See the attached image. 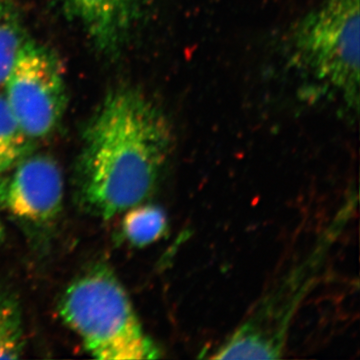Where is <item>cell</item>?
Wrapping results in <instances>:
<instances>
[{
    "label": "cell",
    "instance_id": "6da1fadb",
    "mask_svg": "<svg viewBox=\"0 0 360 360\" xmlns=\"http://www.w3.org/2000/svg\"><path fill=\"white\" fill-rule=\"evenodd\" d=\"M172 148L167 117L134 89L104 98L85 130L77 186L82 206L110 219L150 198Z\"/></svg>",
    "mask_w": 360,
    "mask_h": 360
},
{
    "label": "cell",
    "instance_id": "7a4b0ae2",
    "mask_svg": "<svg viewBox=\"0 0 360 360\" xmlns=\"http://www.w3.org/2000/svg\"><path fill=\"white\" fill-rule=\"evenodd\" d=\"M58 312L87 352L101 360L160 357L117 277L105 267L86 272L66 288Z\"/></svg>",
    "mask_w": 360,
    "mask_h": 360
},
{
    "label": "cell",
    "instance_id": "3957f363",
    "mask_svg": "<svg viewBox=\"0 0 360 360\" xmlns=\"http://www.w3.org/2000/svg\"><path fill=\"white\" fill-rule=\"evenodd\" d=\"M352 206L345 205L307 257L281 277L255 309L213 354L217 359L281 357L296 312L321 277L331 245L347 224Z\"/></svg>",
    "mask_w": 360,
    "mask_h": 360
},
{
    "label": "cell",
    "instance_id": "277c9868",
    "mask_svg": "<svg viewBox=\"0 0 360 360\" xmlns=\"http://www.w3.org/2000/svg\"><path fill=\"white\" fill-rule=\"evenodd\" d=\"M359 0H322L298 20L290 37L291 58L316 82L359 108Z\"/></svg>",
    "mask_w": 360,
    "mask_h": 360
},
{
    "label": "cell",
    "instance_id": "5b68a950",
    "mask_svg": "<svg viewBox=\"0 0 360 360\" xmlns=\"http://www.w3.org/2000/svg\"><path fill=\"white\" fill-rule=\"evenodd\" d=\"M2 86L7 104L32 141L56 130L65 112L66 89L53 54L27 40Z\"/></svg>",
    "mask_w": 360,
    "mask_h": 360
},
{
    "label": "cell",
    "instance_id": "8992f818",
    "mask_svg": "<svg viewBox=\"0 0 360 360\" xmlns=\"http://www.w3.org/2000/svg\"><path fill=\"white\" fill-rule=\"evenodd\" d=\"M0 179V205L14 217L44 224L58 217L63 202V175L49 155H27Z\"/></svg>",
    "mask_w": 360,
    "mask_h": 360
},
{
    "label": "cell",
    "instance_id": "52a82bcc",
    "mask_svg": "<svg viewBox=\"0 0 360 360\" xmlns=\"http://www.w3.org/2000/svg\"><path fill=\"white\" fill-rule=\"evenodd\" d=\"M89 39L103 51L120 46L141 11L144 0H61Z\"/></svg>",
    "mask_w": 360,
    "mask_h": 360
},
{
    "label": "cell",
    "instance_id": "ba28073f",
    "mask_svg": "<svg viewBox=\"0 0 360 360\" xmlns=\"http://www.w3.org/2000/svg\"><path fill=\"white\" fill-rule=\"evenodd\" d=\"M33 142L16 120L4 94H0V174H6L30 155Z\"/></svg>",
    "mask_w": 360,
    "mask_h": 360
},
{
    "label": "cell",
    "instance_id": "9c48e42d",
    "mask_svg": "<svg viewBox=\"0 0 360 360\" xmlns=\"http://www.w3.org/2000/svg\"><path fill=\"white\" fill-rule=\"evenodd\" d=\"M123 213V236L137 248L151 245L167 231V217L160 207L141 203Z\"/></svg>",
    "mask_w": 360,
    "mask_h": 360
},
{
    "label": "cell",
    "instance_id": "30bf717a",
    "mask_svg": "<svg viewBox=\"0 0 360 360\" xmlns=\"http://www.w3.org/2000/svg\"><path fill=\"white\" fill-rule=\"evenodd\" d=\"M22 317L15 300L0 290V359H20L25 352Z\"/></svg>",
    "mask_w": 360,
    "mask_h": 360
},
{
    "label": "cell",
    "instance_id": "8fae6325",
    "mask_svg": "<svg viewBox=\"0 0 360 360\" xmlns=\"http://www.w3.org/2000/svg\"><path fill=\"white\" fill-rule=\"evenodd\" d=\"M26 41L15 9L6 0H0V86Z\"/></svg>",
    "mask_w": 360,
    "mask_h": 360
}]
</instances>
